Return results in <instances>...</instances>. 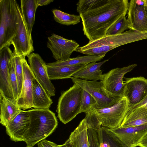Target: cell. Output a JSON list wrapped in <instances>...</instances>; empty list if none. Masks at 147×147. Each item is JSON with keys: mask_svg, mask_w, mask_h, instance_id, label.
<instances>
[{"mask_svg": "<svg viewBox=\"0 0 147 147\" xmlns=\"http://www.w3.org/2000/svg\"><path fill=\"white\" fill-rule=\"evenodd\" d=\"M128 0H80L77 11L84 34L93 41L105 36L110 27L127 12Z\"/></svg>", "mask_w": 147, "mask_h": 147, "instance_id": "6da1fadb", "label": "cell"}, {"mask_svg": "<svg viewBox=\"0 0 147 147\" xmlns=\"http://www.w3.org/2000/svg\"><path fill=\"white\" fill-rule=\"evenodd\" d=\"M30 123L24 137L27 146L33 147L51 135L58 122L54 113L49 109H32L28 110Z\"/></svg>", "mask_w": 147, "mask_h": 147, "instance_id": "7a4b0ae2", "label": "cell"}, {"mask_svg": "<svg viewBox=\"0 0 147 147\" xmlns=\"http://www.w3.org/2000/svg\"><path fill=\"white\" fill-rule=\"evenodd\" d=\"M20 8L15 0H0V49L15 36L19 22Z\"/></svg>", "mask_w": 147, "mask_h": 147, "instance_id": "3957f363", "label": "cell"}, {"mask_svg": "<svg viewBox=\"0 0 147 147\" xmlns=\"http://www.w3.org/2000/svg\"><path fill=\"white\" fill-rule=\"evenodd\" d=\"M83 88L74 84L68 89L61 93L57 109L58 117L66 124L80 113Z\"/></svg>", "mask_w": 147, "mask_h": 147, "instance_id": "277c9868", "label": "cell"}, {"mask_svg": "<svg viewBox=\"0 0 147 147\" xmlns=\"http://www.w3.org/2000/svg\"><path fill=\"white\" fill-rule=\"evenodd\" d=\"M147 39V31H138L130 30L121 33L104 36L98 39L89 41L81 47L83 49L97 47L105 54L119 46Z\"/></svg>", "mask_w": 147, "mask_h": 147, "instance_id": "5b68a950", "label": "cell"}, {"mask_svg": "<svg viewBox=\"0 0 147 147\" xmlns=\"http://www.w3.org/2000/svg\"><path fill=\"white\" fill-rule=\"evenodd\" d=\"M129 108L127 100L123 97L110 107L94 109L100 125L113 129L120 126Z\"/></svg>", "mask_w": 147, "mask_h": 147, "instance_id": "8992f818", "label": "cell"}, {"mask_svg": "<svg viewBox=\"0 0 147 147\" xmlns=\"http://www.w3.org/2000/svg\"><path fill=\"white\" fill-rule=\"evenodd\" d=\"M137 66L136 64L122 68L112 69L102 74L100 82L104 91L109 96L115 98L124 97L125 84L123 79L127 73Z\"/></svg>", "mask_w": 147, "mask_h": 147, "instance_id": "52a82bcc", "label": "cell"}, {"mask_svg": "<svg viewBox=\"0 0 147 147\" xmlns=\"http://www.w3.org/2000/svg\"><path fill=\"white\" fill-rule=\"evenodd\" d=\"M70 78L74 84L86 91L95 99L97 105L94 108L102 109L110 107L121 98L112 97L108 95L103 90L100 81H89L72 77Z\"/></svg>", "mask_w": 147, "mask_h": 147, "instance_id": "ba28073f", "label": "cell"}, {"mask_svg": "<svg viewBox=\"0 0 147 147\" xmlns=\"http://www.w3.org/2000/svg\"><path fill=\"white\" fill-rule=\"evenodd\" d=\"M9 45H12L14 47L13 53L24 58L34 51L31 34L28 31L21 9L17 32Z\"/></svg>", "mask_w": 147, "mask_h": 147, "instance_id": "9c48e42d", "label": "cell"}, {"mask_svg": "<svg viewBox=\"0 0 147 147\" xmlns=\"http://www.w3.org/2000/svg\"><path fill=\"white\" fill-rule=\"evenodd\" d=\"M29 67L36 79L50 97L55 96V89L49 77L47 64L38 54L27 56Z\"/></svg>", "mask_w": 147, "mask_h": 147, "instance_id": "30bf717a", "label": "cell"}, {"mask_svg": "<svg viewBox=\"0 0 147 147\" xmlns=\"http://www.w3.org/2000/svg\"><path fill=\"white\" fill-rule=\"evenodd\" d=\"M76 41L53 34L48 38L47 46L57 61L66 60L72 53L79 47Z\"/></svg>", "mask_w": 147, "mask_h": 147, "instance_id": "8fae6325", "label": "cell"}, {"mask_svg": "<svg viewBox=\"0 0 147 147\" xmlns=\"http://www.w3.org/2000/svg\"><path fill=\"white\" fill-rule=\"evenodd\" d=\"M124 78V97L127 100L129 109L140 102L147 96V79L141 76Z\"/></svg>", "mask_w": 147, "mask_h": 147, "instance_id": "7c38bea8", "label": "cell"}, {"mask_svg": "<svg viewBox=\"0 0 147 147\" xmlns=\"http://www.w3.org/2000/svg\"><path fill=\"white\" fill-rule=\"evenodd\" d=\"M105 128L124 147H136L140 140L147 132V123L136 126L113 129Z\"/></svg>", "mask_w": 147, "mask_h": 147, "instance_id": "4fadbf2b", "label": "cell"}, {"mask_svg": "<svg viewBox=\"0 0 147 147\" xmlns=\"http://www.w3.org/2000/svg\"><path fill=\"white\" fill-rule=\"evenodd\" d=\"M9 45L0 49V93L7 99L15 100L11 86L8 69L9 61L13 55Z\"/></svg>", "mask_w": 147, "mask_h": 147, "instance_id": "5bb4252c", "label": "cell"}, {"mask_svg": "<svg viewBox=\"0 0 147 147\" xmlns=\"http://www.w3.org/2000/svg\"><path fill=\"white\" fill-rule=\"evenodd\" d=\"M144 5V0H131L129 2L127 19L130 30L147 31V17Z\"/></svg>", "mask_w": 147, "mask_h": 147, "instance_id": "9a60e30c", "label": "cell"}, {"mask_svg": "<svg viewBox=\"0 0 147 147\" xmlns=\"http://www.w3.org/2000/svg\"><path fill=\"white\" fill-rule=\"evenodd\" d=\"M23 80L20 94L16 101L18 106L25 110L33 107L32 82L35 77L25 58L22 60Z\"/></svg>", "mask_w": 147, "mask_h": 147, "instance_id": "2e32d148", "label": "cell"}, {"mask_svg": "<svg viewBox=\"0 0 147 147\" xmlns=\"http://www.w3.org/2000/svg\"><path fill=\"white\" fill-rule=\"evenodd\" d=\"M30 123L28 111L21 110L5 127L6 133L11 139L15 142L24 141V137Z\"/></svg>", "mask_w": 147, "mask_h": 147, "instance_id": "e0dca14e", "label": "cell"}, {"mask_svg": "<svg viewBox=\"0 0 147 147\" xmlns=\"http://www.w3.org/2000/svg\"><path fill=\"white\" fill-rule=\"evenodd\" d=\"M0 123L6 127L21 109L16 101L9 100L0 93Z\"/></svg>", "mask_w": 147, "mask_h": 147, "instance_id": "ac0fdd59", "label": "cell"}, {"mask_svg": "<svg viewBox=\"0 0 147 147\" xmlns=\"http://www.w3.org/2000/svg\"><path fill=\"white\" fill-rule=\"evenodd\" d=\"M147 123V108L141 107L128 110L119 127L136 126Z\"/></svg>", "mask_w": 147, "mask_h": 147, "instance_id": "d6986e66", "label": "cell"}, {"mask_svg": "<svg viewBox=\"0 0 147 147\" xmlns=\"http://www.w3.org/2000/svg\"><path fill=\"white\" fill-rule=\"evenodd\" d=\"M108 61L109 59H107L99 62L88 64L82 69L72 75L71 77L89 81L100 80L103 74L101 67Z\"/></svg>", "mask_w": 147, "mask_h": 147, "instance_id": "ffe728a7", "label": "cell"}, {"mask_svg": "<svg viewBox=\"0 0 147 147\" xmlns=\"http://www.w3.org/2000/svg\"><path fill=\"white\" fill-rule=\"evenodd\" d=\"M33 107L35 109H49L53 101L36 78L32 82Z\"/></svg>", "mask_w": 147, "mask_h": 147, "instance_id": "44dd1931", "label": "cell"}, {"mask_svg": "<svg viewBox=\"0 0 147 147\" xmlns=\"http://www.w3.org/2000/svg\"><path fill=\"white\" fill-rule=\"evenodd\" d=\"M68 139L73 147H89L87 125L85 118L71 132Z\"/></svg>", "mask_w": 147, "mask_h": 147, "instance_id": "7402d4cb", "label": "cell"}, {"mask_svg": "<svg viewBox=\"0 0 147 147\" xmlns=\"http://www.w3.org/2000/svg\"><path fill=\"white\" fill-rule=\"evenodd\" d=\"M105 55L79 56L63 61H56L47 64V67L71 66L86 65L89 63L100 61Z\"/></svg>", "mask_w": 147, "mask_h": 147, "instance_id": "603a6c76", "label": "cell"}, {"mask_svg": "<svg viewBox=\"0 0 147 147\" xmlns=\"http://www.w3.org/2000/svg\"><path fill=\"white\" fill-rule=\"evenodd\" d=\"M86 64L71 66L47 67L51 80L70 78L72 75L83 68Z\"/></svg>", "mask_w": 147, "mask_h": 147, "instance_id": "cb8c5ba5", "label": "cell"}, {"mask_svg": "<svg viewBox=\"0 0 147 147\" xmlns=\"http://www.w3.org/2000/svg\"><path fill=\"white\" fill-rule=\"evenodd\" d=\"M21 10L29 32L31 34L38 7L36 0H21Z\"/></svg>", "mask_w": 147, "mask_h": 147, "instance_id": "d4e9b609", "label": "cell"}, {"mask_svg": "<svg viewBox=\"0 0 147 147\" xmlns=\"http://www.w3.org/2000/svg\"><path fill=\"white\" fill-rule=\"evenodd\" d=\"M97 132L100 147H124L116 138L106 130L105 127H100L97 129Z\"/></svg>", "mask_w": 147, "mask_h": 147, "instance_id": "484cf974", "label": "cell"}, {"mask_svg": "<svg viewBox=\"0 0 147 147\" xmlns=\"http://www.w3.org/2000/svg\"><path fill=\"white\" fill-rule=\"evenodd\" d=\"M52 12L55 21L61 24L74 25L80 22L81 18L79 15L69 14L57 9H53Z\"/></svg>", "mask_w": 147, "mask_h": 147, "instance_id": "4316f807", "label": "cell"}, {"mask_svg": "<svg viewBox=\"0 0 147 147\" xmlns=\"http://www.w3.org/2000/svg\"><path fill=\"white\" fill-rule=\"evenodd\" d=\"M129 29V23L125 16L119 19L108 29L106 35H113L121 33Z\"/></svg>", "mask_w": 147, "mask_h": 147, "instance_id": "83f0119b", "label": "cell"}, {"mask_svg": "<svg viewBox=\"0 0 147 147\" xmlns=\"http://www.w3.org/2000/svg\"><path fill=\"white\" fill-rule=\"evenodd\" d=\"M8 67L10 82L14 96L16 101L19 97L18 88L17 78L15 70L14 54L9 60Z\"/></svg>", "mask_w": 147, "mask_h": 147, "instance_id": "f1b7e54d", "label": "cell"}, {"mask_svg": "<svg viewBox=\"0 0 147 147\" xmlns=\"http://www.w3.org/2000/svg\"><path fill=\"white\" fill-rule=\"evenodd\" d=\"M13 53L14 59L15 70L18 85L19 97L21 93L23 82V70L22 60L24 57L17 55Z\"/></svg>", "mask_w": 147, "mask_h": 147, "instance_id": "f546056e", "label": "cell"}, {"mask_svg": "<svg viewBox=\"0 0 147 147\" xmlns=\"http://www.w3.org/2000/svg\"><path fill=\"white\" fill-rule=\"evenodd\" d=\"M97 103L94 98L88 92L83 89L81 100L80 113H86L92 107L95 108Z\"/></svg>", "mask_w": 147, "mask_h": 147, "instance_id": "4dcf8cb0", "label": "cell"}, {"mask_svg": "<svg viewBox=\"0 0 147 147\" xmlns=\"http://www.w3.org/2000/svg\"><path fill=\"white\" fill-rule=\"evenodd\" d=\"M89 147H100L97 129L87 127Z\"/></svg>", "mask_w": 147, "mask_h": 147, "instance_id": "1f68e13d", "label": "cell"}, {"mask_svg": "<svg viewBox=\"0 0 147 147\" xmlns=\"http://www.w3.org/2000/svg\"><path fill=\"white\" fill-rule=\"evenodd\" d=\"M56 144L51 141L43 140L38 144V147H56Z\"/></svg>", "mask_w": 147, "mask_h": 147, "instance_id": "d6a6232c", "label": "cell"}, {"mask_svg": "<svg viewBox=\"0 0 147 147\" xmlns=\"http://www.w3.org/2000/svg\"><path fill=\"white\" fill-rule=\"evenodd\" d=\"M138 146L140 147H147V132L140 140Z\"/></svg>", "mask_w": 147, "mask_h": 147, "instance_id": "836d02e7", "label": "cell"}, {"mask_svg": "<svg viewBox=\"0 0 147 147\" xmlns=\"http://www.w3.org/2000/svg\"><path fill=\"white\" fill-rule=\"evenodd\" d=\"M141 107L147 108V96L140 102L130 108L129 110Z\"/></svg>", "mask_w": 147, "mask_h": 147, "instance_id": "e575fe53", "label": "cell"}, {"mask_svg": "<svg viewBox=\"0 0 147 147\" xmlns=\"http://www.w3.org/2000/svg\"><path fill=\"white\" fill-rule=\"evenodd\" d=\"M53 1L54 0H36L37 4L38 7L39 6L47 5Z\"/></svg>", "mask_w": 147, "mask_h": 147, "instance_id": "d590c367", "label": "cell"}, {"mask_svg": "<svg viewBox=\"0 0 147 147\" xmlns=\"http://www.w3.org/2000/svg\"><path fill=\"white\" fill-rule=\"evenodd\" d=\"M56 147H73L72 144L69 140L68 139L65 143L61 145L56 144Z\"/></svg>", "mask_w": 147, "mask_h": 147, "instance_id": "8d00e7d4", "label": "cell"}, {"mask_svg": "<svg viewBox=\"0 0 147 147\" xmlns=\"http://www.w3.org/2000/svg\"><path fill=\"white\" fill-rule=\"evenodd\" d=\"M145 5L144 8L146 13V15L147 17V0H144Z\"/></svg>", "mask_w": 147, "mask_h": 147, "instance_id": "74e56055", "label": "cell"}, {"mask_svg": "<svg viewBox=\"0 0 147 147\" xmlns=\"http://www.w3.org/2000/svg\"><path fill=\"white\" fill-rule=\"evenodd\" d=\"M26 147H32L29 146H26Z\"/></svg>", "mask_w": 147, "mask_h": 147, "instance_id": "f35d334b", "label": "cell"}]
</instances>
